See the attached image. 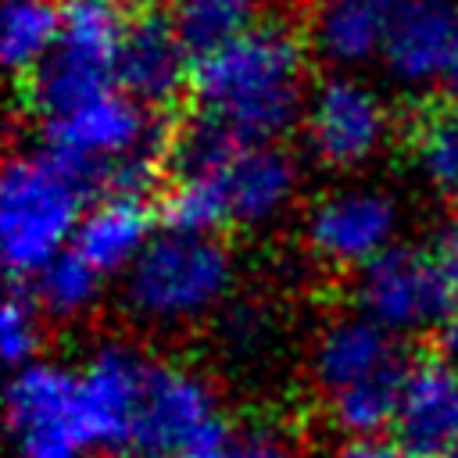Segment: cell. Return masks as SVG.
Returning <instances> with one entry per match:
<instances>
[{"instance_id":"obj_1","label":"cell","mask_w":458,"mask_h":458,"mask_svg":"<svg viewBox=\"0 0 458 458\" xmlns=\"http://www.w3.org/2000/svg\"><path fill=\"white\" fill-rule=\"evenodd\" d=\"M168 225L222 233L279 222L301 193V161L279 143H250L193 122L168 150Z\"/></svg>"},{"instance_id":"obj_2","label":"cell","mask_w":458,"mask_h":458,"mask_svg":"<svg viewBox=\"0 0 458 458\" xmlns=\"http://www.w3.org/2000/svg\"><path fill=\"white\" fill-rule=\"evenodd\" d=\"M311 43L293 25L258 18L225 47L193 61L197 122L250 143H279L301 125L311 93Z\"/></svg>"},{"instance_id":"obj_3","label":"cell","mask_w":458,"mask_h":458,"mask_svg":"<svg viewBox=\"0 0 458 458\" xmlns=\"http://www.w3.org/2000/svg\"><path fill=\"white\" fill-rule=\"evenodd\" d=\"M308 372L322 397L326 419L340 437L390 433L408 372L401 336L358 308L336 311L315 329Z\"/></svg>"},{"instance_id":"obj_4","label":"cell","mask_w":458,"mask_h":458,"mask_svg":"<svg viewBox=\"0 0 458 458\" xmlns=\"http://www.w3.org/2000/svg\"><path fill=\"white\" fill-rule=\"evenodd\" d=\"M36 129L43 147L100 193H147L165 157L157 111L140 104L122 86L36 118Z\"/></svg>"},{"instance_id":"obj_5","label":"cell","mask_w":458,"mask_h":458,"mask_svg":"<svg viewBox=\"0 0 458 458\" xmlns=\"http://www.w3.org/2000/svg\"><path fill=\"white\" fill-rule=\"evenodd\" d=\"M236 286V258L222 233L157 229L122 276V308L147 329H186L218 315Z\"/></svg>"},{"instance_id":"obj_6","label":"cell","mask_w":458,"mask_h":458,"mask_svg":"<svg viewBox=\"0 0 458 458\" xmlns=\"http://www.w3.org/2000/svg\"><path fill=\"white\" fill-rule=\"evenodd\" d=\"M86 179L47 147L18 150L0 172V258L18 279H32L72 250L89 208Z\"/></svg>"},{"instance_id":"obj_7","label":"cell","mask_w":458,"mask_h":458,"mask_svg":"<svg viewBox=\"0 0 458 458\" xmlns=\"http://www.w3.org/2000/svg\"><path fill=\"white\" fill-rule=\"evenodd\" d=\"M458 304V222L401 240L354 272V308L394 336L440 329Z\"/></svg>"},{"instance_id":"obj_8","label":"cell","mask_w":458,"mask_h":458,"mask_svg":"<svg viewBox=\"0 0 458 458\" xmlns=\"http://www.w3.org/2000/svg\"><path fill=\"white\" fill-rule=\"evenodd\" d=\"M129 25L132 11L125 0H61L57 47L29 79L32 118L118 86V54Z\"/></svg>"},{"instance_id":"obj_9","label":"cell","mask_w":458,"mask_h":458,"mask_svg":"<svg viewBox=\"0 0 458 458\" xmlns=\"http://www.w3.org/2000/svg\"><path fill=\"white\" fill-rule=\"evenodd\" d=\"M11 458H89L100 444L93 437L79 369L36 358L11 372L4 397Z\"/></svg>"},{"instance_id":"obj_10","label":"cell","mask_w":458,"mask_h":458,"mask_svg":"<svg viewBox=\"0 0 458 458\" xmlns=\"http://www.w3.org/2000/svg\"><path fill=\"white\" fill-rule=\"evenodd\" d=\"M304 150L326 172L351 175L369 168L394 136V107L386 93L358 72L322 75L301 118Z\"/></svg>"},{"instance_id":"obj_11","label":"cell","mask_w":458,"mask_h":458,"mask_svg":"<svg viewBox=\"0 0 458 458\" xmlns=\"http://www.w3.org/2000/svg\"><path fill=\"white\" fill-rule=\"evenodd\" d=\"M229 429L222 397L200 369L154 361L129 451L150 458H208Z\"/></svg>"},{"instance_id":"obj_12","label":"cell","mask_w":458,"mask_h":458,"mask_svg":"<svg viewBox=\"0 0 458 458\" xmlns=\"http://www.w3.org/2000/svg\"><path fill=\"white\" fill-rule=\"evenodd\" d=\"M301 236L318 265L333 272H361L401 243V204L376 182H340L308 200Z\"/></svg>"},{"instance_id":"obj_13","label":"cell","mask_w":458,"mask_h":458,"mask_svg":"<svg viewBox=\"0 0 458 458\" xmlns=\"http://www.w3.org/2000/svg\"><path fill=\"white\" fill-rule=\"evenodd\" d=\"M154 358L129 340L97 344L79 365V390L93 437L107 451H129Z\"/></svg>"},{"instance_id":"obj_14","label":"cell","mask_w":458,"mask_h":458,"mask_svg":"<svg viewBox=\"0 0 458 458\" xmlns=\"http://www.w3.org/2000/svg\"><path fill=\"white\" fill-rule=\"evenodd\" d=\"M458 57V0H401L379 54L401 89L447 86Z\"/></svg>"},{"instance_id":"obj_15","label":"cell","mask_w":458,"mask_h":458,"mask_svg":"<svg viewBox=\"0 0 458 458\" xmlns=\"http://www.w3.org/2000/svg\"><path fill=\"white\" fill-rule=\"evenodd\" d=\"M390 437L411 458H454L458 454V365L444 354L411 358Z\"/></svg>"},{"instance_id":"obj_16","label":"cell","mask_w":458,"mask_h":458,"mask_svg":"<svg viewBox=\"0 0 458 458\" xmlns=\"http://www.w3.org/2000/svg\"><path fill=\"white\" fill-rule=\"evenodd\" d=\"M193 54L175 36L165 14H132L118 54V86L147 107H165L179 93H190Z\"/></svg>"},{"instance_id":"obj_17","label":"cell","mask_w":458,"mask_h":458,"mask_svg":"<svg viewBox=\"0 0 458 458\" xmlns=\"http://www.w3.org/2000/svg\"><path fill=\"white\" fill-rule=\"evenodd\" d=\"M157 225H154V211L147 204L143 193H100L97 200H89L72 250L97 268L104 279H122L136 258L147 250V243L154 240Z\"/></svg>"},{"instance_id":"obj_18","label":"cell","mask_w":458,"mask_h":458,"mask_svg":"<svg viewBox=\"0 0 458 458\" xmlns=\"http://www.w3.org/2000/svg\"><path fill=\"white\" fill-rule=\"evenodd\" d=\"M401 0H311L308 43L333 72H361L379 61Z\"/></svg>"},{"instance_id":"obj_19","label":"cell","mask_w":458,"mask_h":458,"mask_svg":"<svg viewBox=\"0 0 458 458\" xmlns=\"http://www.w3.org/2000/svg\"><path fill=\"white\" fill-rule=\"evenodd\" d=\"M61 36L57 0H4L0 7V57L14 75H36Z\"/></svg>"},{"instance_id":"obj_20","label":"cell","mask_w":458,"mask_h":458,"mask_svg":"<svg viewBox=\"0 0 458 458\" xmlns=\"http://www.w3.org/2000/svg\"><path fill=\"white\" fill-rule=\"evenodd\" d=\"M415 172L458 208V104H437L419 114L408 136Z\"/></svg>"},{"instance_id":"obj_21","label":"cell","mask_w":458,"mask_h":458,"mask_svg":"<svg viewBox=\"0 0 458 458\" xmlns=\"http://www.w3.org/2000/svg\"><path fill=\"white\" fill-rule=\"evenodd\" d=\"M254 4L258 0H168L165 18L186 43V50L193 57H204L258 21Z\"/></svg>"},{"instance_id":"obj_22","label":"cell","mask_w":458,"mask_h":458,"mask_svg":"<svg viewBox=\"0 0 458 458\" xmlns=\"http://www.w3.org/2000/svg\"><path fill=\"white\" fill-rule=\"evenodd\" d=\"M29 283H32L29 293L47 318L72 322V318H82L97 308L107 279L97 268H89L75 250H64L47 268H39Z\"/></svg>"},{"instance_id":"obj_23","label":"cell","mask_w":458,"mask_h":458,"mask_svg":"<svg viewBox=\"0 0 458 458\" xmlns=\"http://www.w3.org/2000/svg\"><path fill=\"white\" fill-rule=\"evenodd\" d=\"M43 318L47 315L39 311L32 293H7V301L0 308V351H4V361L11 365V372L39 358Z\"/></svg>"},{"instance_id":"obj_24","label":"cell","mask_w":458,"mask_h":458,"mask_svg":"<svg viewBox=\"0 0 458 458\" xmlns=\"http://www.w3.org/2000/svg\"><path fill=\"white\" fill-rule=\"evenodd\" d=\"M208 458H304L301 447L268 426H243L229 429V437L208 454Z\"/></svg>"},{"instance_id":"obj_25","label":"cell","mask_w":458,"mask_h":458,"mask_svg":"<svg viewBox=\"0 0 458 458\" xmlns=\"http://www.w3.org/2000/svg\"><path fill=\"white\" fill-rule=\"evenodd\" d=\"M272 336V318L254 304H236L222 315V340L233 354H258Z\"/></svg>"},{"instance_id":"obj_26","label":"cell","mask_w":458,"mask_h":458,"mask_svg":"<svg viewBox=\"0 0 458 458\" xmlns=\"http://www.w3.org/2000/svg\"><path fill=\"white\" fill-rule=\"evenodd\" d=\"M322 458H411L390 433L376 437H340Z\"/></svg>"},{"instance_id":"obj_27","label":"cell","mask_w":458,"mask_h":458,"mask_svg":"<svg viewBox=\"0 0 458 458\" xmlns=\"http://www.w3.org/2000/svg\"><path fill=\"white\" fill-rule=\"evenodd\" d=\"M437 344H440V354L458 365V304L451 308V315H447L444 326L437 329Z\"/></svg>"},{"instance_id":"obj_28","label":"cell","mask_w":458,"mask_h":458,"mask_svg":"<svg viewBox=\"0 0 458 458\" xmlns=\"http://www.w3.org/2000/svg\"><path fill=\"white\" fill-rule=\"evenodd\" d=\"M447 89L458 97V57H454V64H451V75H447Z\"/></svg>"},{"instance_id":"obj_29","label":"cell","mask_w":458,"mask_h":458,"mask_svg":"<svg viewBox=\"0 0 458 458\" xmlns=\"http://www.w3.org/2000/svg\"><path fill=\"white\" fill-rule=\"evenodd\" d=\"M107 458H150V454H140V451H114V454H107Z\"/></svg>"}]
</instances>
